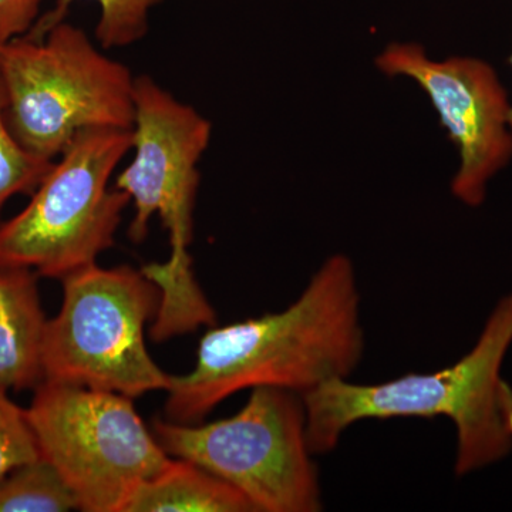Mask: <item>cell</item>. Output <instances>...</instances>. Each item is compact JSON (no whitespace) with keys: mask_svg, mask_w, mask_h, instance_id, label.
Instances as JSON below:
<instances>
[{"mask_svg":"<svg viewBox=\"0 0 512 512\" xmlns=\"http://www.w3.org/2000/svg\"><path fill=\"white\" fill-rule=\"evenodd\" d=\"M55 161L40 160L28 153L10 130L6 100L0 82V225L5 205L19 194H33Z\"/></svg>","mask_w":512,"mask_h":512,"instance_id":"cell-14","label":"cell"},{"mask_svg":"<svg viewBox=\"0 0 512 512\" xmlns=\"http://www.w3.org/2000/svg\"><path fill=\"white\" fill-rule=\"evenodd\" d=\"M76 0H59L56 8L37 20L29 35L43 37L57 23L63 22L67 10ZM99 3L100 18L96 39L103 49L127 47L144 39L150 28V13L163 0H93Z\"/></svg>","mask_w":512,"mask_h":512,"instance_id":"cell-13","label":"cell"},{"mask_svg":"<svg viewBox=\"0 0 512 512\" xmlns=\"http://www.w3.org/2000/svg\"><path fill=\"white\" fill-rule=\"evenodd\" d=\"M511 343L512 292L495 305L476 345L453 366L376 384L330 380L303 394L313 456L335 450L359 421L447 417L456 427L457 476L498 463L512 450L498 402L501 366Z\"/></svg>","mask_w":512,"mask_h":512,"instance_id":"cell-2","label":"cell"},{"mask_svg":"<svg viewBox=\"0 0 512 512\" xmlns=\"http://www.w3.org/2000/svg\"><path fill=\"white\" fill-rule=\"evenodd\" d=\"M498 402H500L501 414L508 430L512 434V386L510 383L501 380L500 389H498Z\"/></svg>","mask_w":512,"mask_h":512,"instance_id":"cell-17","label":"cell"},{"mask_svg":"<svg viewBox=\"0 0 512 512\" xmlns=\"http://www.w3.org/2000/svg\"><path fill=\"white\" fill-rule=\"evenodd\" d=\"M29 268L0 265V389H36L45 380L47 319Z\"/></svg>","mask_w":512,"mask_h":512,"instance_id":"cell-10","label":"cell"},{"mask_svg":"<svg viewBox=\"0 0 512 512\" xmlns=\"http://www.w3.org/2000/svg\"><path fill=\"white\" fill-rule=\"evenodd\" d=\"M40 451L28 413L0 389V478L23 464L39 460Z\"/></svg>","mask_w":512,"mask_h":512,"instance_id":"cell-15","label":"cell"},{"mask_svg":"<svg viewBox=\"0 0 512 512\" xmlns=\"http://www.w3.org/2000/svg\"><path fill=\"white\" fill-rule=\"evenodd\" d=\"M0 82L13 136L40 160L55 161L83 131L133 126L136 77L64 20L0 47Z\"/></svg>","mask_w":512,"mask_h":512,"instance_id":"cell-4","label":"cell"},{"mask_svg":"<svg viewBox=\"0 0 512 512\" xmlns=\"http://www.w3.org/2000/svg\"><path fill=\"white\" fill-rule=\"evenodd\" d=\"M123 512H256L244 494L210 471L171 457L143 481Z\"/></svg>","mask_w":512,"mask_h":512,"instance_id":"cell-11","label":"cell"},{"mask_svg":"<svg viewBox=\"0 0 512 512\" xmlns=\"http://www.w3.org/2000/svg\"><path fill=\"white\" fill-rule=\"evenodd\" d=\"M212 127L190 104L175 99L150 76L136 77L130 164L116 185L134 205L128 237L134 244L147 238L154 215L170 239V258L143 266V274L160 292L165 319L187 322L207 311L192 272L188 248L194 239V210L200 173L198 163L210 146Z\"/></svg>","mask_w":512,"mask_h":512,"instance_id":"cell-3","label":"cell"},{"mask_svg":"<svg viewBox=\"0 0 512 512\" xmlns=\"http://www.w3.org/2000/svg\"><path fill=\"white\" fill-rule=\"evenodd\" d=\"M131 151V130L92 128L56 158L32 200L0 225V265L62 281L114 245L130 197L111 178Z\"/></svg>","mask_w":512,"mask_h":512,"instance_id":"cell-6","label":"cell"},{"mask_svg":"<svg viewBox=\"0 0 512 512\" xmlns=\"http://www.w3.org/2000/svg\"><path fill=\"white\" fill-rule=\"evenodd\" d=\"M376 66L387 76L410 77L430 97L460 156L451 191L480 207L488 183L512 158L511 104L493 67L473 57L437 62L416 43L387 46Z\"/></svg>","mask_w":512,"mask_h":512,"instance_id":"cell-9","label":"cell"},{"mask_svg":"<svg viewBox=\"0 0 512 512\" xmlns=\"http://www.w3.org/2000/svg\"><path fill=\"white\" fill-rule=\"evenodd\" d=\"M26 413L40 457L82 511L123 512L171 458L123 394L43 380Z\"/></svg>","mask_w":512,"mask_h":512,"instance_id":"cell-8","label":"cell"},{"mask_svg":"<svg viewBox=\"0 0 512 512\" xmlns=\"http://www.w3.org/2000/svg\"><path fill=\"white\" fill-rule=\"evenodd\" d=\"M63 302L47 320L43 373L49 382L119 393L130 399L167 390L171 375L154 362L146 326L160 305L143 271L86 266L63 278Z\"/></svg>","mask_w":512,"mask_h":512,"instance_id":"cell-5","label":"cell"},{"mask_svg":"<svg viewBox=\"0 0 512 512\" xmlns=\"http://www.w3.org/2000/svg\"><path fill=\"white\" fill-rule=\"evenodd\" d=\"M510 64H511V67H512V55L510 57ZM510 126H511V130H512V104H511V114H510Z\"/></svg>","mask_w":512,"mask_h":512,"instance_id":"cell-18","label":"cell"},{"mask_svg":"<svg viewBox=\"0 0 512 512\" xmlns=\"http://www.w3.org/2000/svg\"><path fill=\"white\" fill-rule=\"evenodd\" d=\"M363 353L355 266L349 256H329L284 311L211 326L194 369L171 376L165 419L200 423L224 400L255 387L303 396L330 380L349 379Z\"/></svg>","mask_w":512,"mask_h":512,"instance_id":"cell-1","label":"cell"},{"mask_svg":"<svg viewBox=\"0 0 512 512\" xmlns=\"http://www.w3.org/2000/svg\"><path fill=\"white\" fill-rule=\"evenodd\" d=\"M40 5L42 0H0V47L36 25Z\"/></svg>","mask_w":512,"mask_h":512,"instance_id":"cell-16","label":"cell"},{"mask_svg":"<svg viewBox=\"0 0 512 512\" xmlns=\"http://www.w3.org/2000/svg\"><path fill=\"white\" fill-rule=\"evenodd\" d=\"M151 431L168 456L227 481L256 512L322 511L301 394L255 387L245 406L228 419L205 424L154 419Z\"/></svg>","mask_w":512,"mask_h":512,"instance_id":"cell-7","label":"cell"},{"mask_svg":"<svg viewBox=\"0 0 512 512\" xmlns=\"http://www.w3.org/2000/svg\"><path fill=\"white\" fill-rule=\"evenodd\" d=\"M79 510L76 498L46 460L32 461L0 478V512Z\"/></svg>","mask_w":512,"mask_h":512,"instance_id":"cell-12","label":"cell"}]
</instances>
